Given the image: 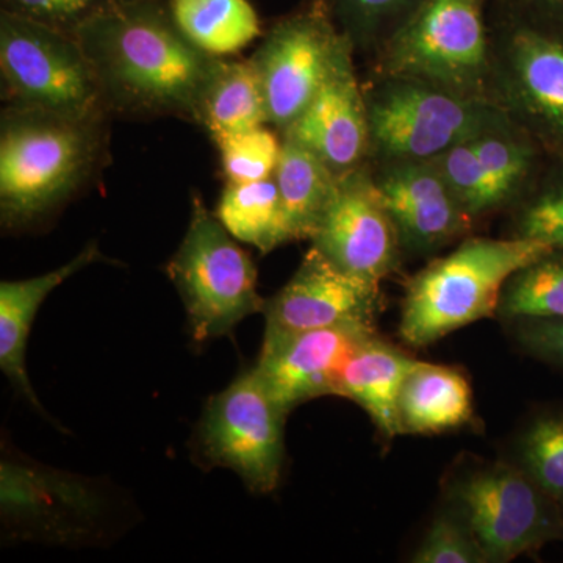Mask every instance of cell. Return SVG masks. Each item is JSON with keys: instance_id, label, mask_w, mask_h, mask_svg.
Returning a JSON list of instances; mask_svg holds the SVG:
<instances>
[{"instance_id": "6da1fadb", "label": "cell", "mask_w": 563, "mask_h": 563, "mask_svg": "<svg viewBox=\"0 0 563 563\" xmlns=\"http://www.w3.org/2000/svg\"><path fill=\"white\" fill-rule=\"evenodd\" d=\"M111 113L195 121L220 57L196 47L161 0L114 3L76 33Z\"/></svg>"}, {"instance_id": "7a4b0ae2", "label": "cell", "mask_w": 563, "mask_h": 563, "mask_svg": "<svg viewBox=\"0 0 563 563\" xmlns=\"http://www.w3.org/2000/svg\"><path fill=\"white\" fill-rule=\"evenodd\" d=\"M107 154V120L7 106L0 118V217L24 228L69 201Z\"/></svg>"}, {"instance_id": "3957f363", "label": "cell", "mask_w": 563, "mask_h": 563, "mask_svg": "<svg viewBox=\"0 0 563 563\" xmlns=\"http://www.w3.org/2000/svg\"><path fill=\"white\" fill-rule=\"evenodd\" d=\"M553 250L514 236L463 240L407 282L399 336L420 350L465 325L495 317L507 280Z\"/></svg>"}, {"instance_id": "277c9868", "label": "cell", "mask_w": 563, "mask_h": 563, "mask_svg": "<svg viewBox=\"0 0 563 563\" xmlns=\"http://www.w3.org/2000/svg\"><path fill=\"white\" fill-rule=\"evenodd\" d=\"M365 91L369 158L432 161L463 141L510 122L495 102L432 81L374 76Z\"/></svg>"}, {"instance_id": "5b68a950", "label": "cell", "mask_w": 563, "mask_h": 563, "mask_svg": "<svg viewBox=\"0 0 563 563\" xmlns=\"http://www.w3.org/2000/svg\"><path fill=\"white\" fill-rule=\"evenodd\" d=\"M377 76H407L492 101L484 0H418L376 51Z\"/></svg>"}, {"instance_id": "8992f818", "label": "cell", "mask_w": 563, "mask_h": 563, "mask_svg": "<svg viewBox=\"0 0 563 563\" xmlns=\"http://www.w3.org/2000/svg\"><path fill=\"white\" fill-rule=\"evenodd\" d=\"M0 73L9 106L81 121L111 114L95 66L76 36L7 11L0 13Z\"/></svg>"}, {"instance_id": "52a82bcc", "label": "cell", "mask_w": 563, "mask_h": 563, "mask_svg": "<svg viewBox=\"0 0 563 563\" xmlns=\"http://www.w3.org/2000/svg\"><path fill=\"white\" fill-rule=\"evenodd\" d=\"M166 272L196 342L229 335L244 318L265 309L250 255L199 196H192L190 225Z\"/></svg>"}, {"instance_id": "ba28073f", "label": "cell", "mask_w": 563, "mask_h": 563, "mask_svg": "<svg viewBox=\"0 0 563 563\" xmlns=\"http://www.w3.org/2000/svg\"><path fill=\"white\" fill-rule=\"evenodd\" d=\"M446 501L472 528L488 563L563 542V507L520 465L496 462L463 472L448 484Z\"/></svg>"}, {"instance_id": "9c48e42d", "label": "cell", "mask_w": 563, "mask_h": 563, "mask_svg": "<svg viewBox=\"0 0 563 563\" xmlns=\"http://www.w3.org/2000/svg\"><path fill=\"white\" fill-rule=\"evenodd\" d=\"M492 99L548 158H563V18L514 22L492 40Z\"/></svg>"}, {"instance_id": "30bf717a", "label": "cell", "mask_w": 563, "mask_h": 563, "mask_svg": "<svg viewBox=\"0 0 563 563\" xmlns=\"http://www.w3.org/2000/svg\"><path fill=\"white\" fill-rule=\"evenodd\" d=\"M287 415L252 368L210 399L199 426L202 453L252 492L272 493L284 468Z\"/></svg>"}, {"instance_id": "8fae6325", "label": "cell", "mask_w": 563, "mask_h": 563, "mask_svg": "<svg viewBox=\"0 0 563 563\" xmlns=\"http://www.w3.org/2000/svg\"><path fill=\"white\" fill-rule=\"evenodd\" d=\"M342 38L324 0L274 25L251 58L261 76L269 125L282 133L301 117Z\"/></svg>"}, {"instance_id": "7c38bea8", "label": "cell", "mask_w": 563, "mask_h": 563, "mask_svg": "<svg viewBox=\"0 0 563 563\" xmlns=\"http://www.w3.org/2000/svg\"><path fill=\"white\" fill-rule=\"evenodd\" d=\"M310 242L343 272L373 284L380 285L398 272L401 242L368 162L339 176L332 201Z\"/></svg>"}, {"instance_id": "4fadbf2b", "label": "cell", "mask_w": 563, "mask_h": 563, "mask_svg": "<svg viewBox=\"0 0 563 563\" xmlns=\"http://www.w3.org/2000/svg\"><path fill=\"white\" fill-rule=\"evenodd\" d=\"M548 158L512 121L432 158L466 213L477 218L515 207L531 190Z\"/></svg>"}, {"instance_id": "5bb4252c", "label": "cell", "mask_w": 563, "mask_h": 563, "mask_svg": "<svg viewBox=\"0 0 563 563\" xmlns=\"http://www.w3.org/2000/svg\"><path fill=\"white\" fill-rule=\"evenodd\" d=\"M380 307L379 284L343 272L312 246L288 284L266 301L265 335L374 325Z\"/></svg>"}, {"instance_id": "9a60e30c", "label": "cell", "mask_w": 563, "mask_h": 563, "mask_svg": "<svg viewBox=\"0 0 563 563\" xmlns=\"http://www.w3.org/2000/svg\"><path fill=\"white\" fill-rule=\"evenodd\" d=\"M372 173L404 254H432L472 231L473 218L435 162H376Z\"/></svg>"}, {"instance_id": "2e32d148", "label": "cell", "mask_w": 563, "mask_h": 563, "mask_svg": "<svg viewBox=\"0 0 563 563\" xmlns=\"http://www.w3.org/2000/svg\"><path fill=\"white\" fill-rule=\"evenodd\" d=\"M376 335L374 325H336L288 335H265L254 372L285 413L336 396L340 377L354 352Z\"/></svg>"}, {"instance_id": "e0dca14e", "label": "cell", "mask_w": 563, "mask_h": 563, "mask_svg": "<svg viewBox=\"0 0 563 563\" xmlns=\"http://www.w3.org/2000/svg\"><path fill=\"white\" fill-rule=\"evenodd\" d=\"M354 46L343 33L320 90L282 135L317 154L336 176L368 162L365 91L354 65Z\"/></svg>"}, {"instance_id": "ac0fdd59", "label": "cell", "mask_w": 563, "mask_h": 563, "mask_svg": "<svg viewBox=\"0 0 563 563\" xmlns=\"http://www.w3.org/2000/svg\"><path fill=\"white\" fill-rule=\"evenodd\" d=\"M99 261H103V255L98 244L92 243L54 272L0 284V368L36 409L41 406L25 372V347L35 314L58 285Z\"/></svg>"}, {"instance_id": "d6986e66", "label": "cell", "mask_w": 563, "mask_h": 563, "mask_svg": "<svg viewBox=\"0 0 563 563\" xmlns=\"http://www.w3.org/2000/svg\"><path fill=\"white\" fill-rule=\"evenodd\" d=\"M415 358L373 335L354 352L340 377L336 396L351 399L369 415L385 439L401 435L398 402Z\"/></svg>"}, {"instance_id": "ffe728a7", "label": "cell", "mask_w": 563, "mask_h": 563, "mask_svg": "<svg viewBox=\"0 0 563 563\" xmlns=\"http://www.w3.org/2000/svg\"><path fill=\"white\" fill-rule=\"evenodd\" d=\"M401 433L429 435L462 428L473 420V391L459 369L417 361L398 402Z\"/></svg>"}, {"instance_id": "44dd1931", "label": "cell", "mask_w": 563, "mask_h": 563, "mask_svg": "<svg viewBox=\"0 0 563 563\" xmlns=\"http://www.w3.org/2000/svg\"><path fill=\"white\" fill-rule=\"evenodd\" d=\"M195 121L211 139L268 124L261 76L250 60L218 58L203 88Z\"/></svg>"}, {"instance_id": "7402d4cb", "label": "cell", "mask_w": 563, "mask_h": 563, "mask_svg": "<svg viewBox=\"0 0 563 563\" xmlns=\"http://www.w3.org/2000/svg\"><path fill=\"white\" fill-rule=\"evenodd\" d=\"M274 180L279 188L291 242L312 240L332 201L339 176L312 151L282 135Z\"/></svg>"}, {"instance_id": "603a6c76", "label": "cell", "mask_w": 563, "mask_h": 563, "mask_svg": "<svg viewBox=\"0 0 563 563\" xmlns=\"http://www.w3.org/2000/svg\"><path fill=\"white\" fill-rule=\"evenodd\" d=\"M168 10L180 32L213 57L235 54L261 35L250 0H168Z\"/></svg>"}, {"instance_id": "cb8c5ba5", "label": "cell", "mask_w": 563, "mask_h": 563, "mask_svg": "<svg viewBox=\"0 0 563 563\" xmlns=\"http://www.w3.org/2000/svg\"><path fill=\"white\" fill-rule=\"evenodd\" d=\"M218 220L233 239L262 254L291 242L276 180L228 181L217 209Z\"/></svg>"}, {"instance_id": "d4e9b609", "label": "cell", "mask_w": 563, "mask_h": 563, "mask_svg": "<svg viewBox=\"0 0 563 563\" xmlns=\"http://www.w3.org/2000/svg\"><path fill=\"white\" fill-rule=\"evenodd\" d=\"M498 317L563 318V247L529 263L504 285Z\"/></svg>"}, {"instance_id": "484cf974", "label": "cell", "mask_w": 563, "mask_h": 563, "mask_svg": "<svg viewBox=\"0 0 563 563\" xmlns=\"http://www.w3.org/2000/svg\"><path fill=\"white\" fill-rule=\"evenodd\" d=\"M531 190L514 207L512 236L563 247V158H548Z\"/></svg>"}, {"instance_id": "4316f807", "label": "cell", "mask_w": 563, "mask_h": 563, "mask_svg": "<svg viewBox=\"0 0 563 563\" xmlns=\"http://www.w3.org/2000/svg\"><path fill=\"white\" fill-rule=\"evenodd\" d=\"M518 465L563 507V412L533 418L517 444Z\"/></svg>"}, {"instance_id": "83f0119b", "label": "cell", "mask_w": 563, "mask_h": 563, "mask_svg": "<svg viewBox=\"0 0 563 563\" xmlns=\"http://www.w3.org/2000/svg\"><path fill=\"white\" fill-rule=\"evenodd\" d=\"M355 51L379 49L418 0H324Z\"/></svg>"}, {"instance_id": "f1b7e54d", "label": "cell", "mask_w": 563, "mask_h": 563, "mask_svg": "<svg viewBox=\"0 0 563 563\" xmlns=\"http://www.w3.org/2000/svg\"><path fill=\"white\" fill-rule=\"evenodd\" d=\"M221 154V165L229 181L272 179L282 151V139L266 128L251 129L213 140Z\"/></svg>"}, {"instance_id": "f546056e", "label": "cell", "mask_w": 563, "mask_h": 563, "mask_svg": "<svg viewBox=\"0 0 563 563\" xmlns=\"http://www.w3.org/2000/svg\"><path fill=\"white\" fill-rule=\"evenodd\" d=\"M410 561L415 563H488L468 523L446 506L433 518Z\"/></svg>"}, {"instance_id": "4dcf8cb0", "label": "cell", "mask_w": 563, "mask_h": 563, "mask_svg": "<svg viewBox=\"0 0 563 563\" xmlns=\"http://www.w3.org/2000/svg\"><path fill=\"white\" fill-rule=\"evenodd\" d=\"M114 3V0H2V11L76 36L87 22Z\"/></svg>"}, {"instance_id": "1f68e13d", "label": "cell", "mask_w": 563, "mask_h": 563, "mask_svg": "<svg viewBox=\"0 0 563 563\" xmlns=\"http://www.w3.org/2000/svg\"><path fill=\"white\" fill-rule=\"evenodd\" d=\"M512 324L515 339L529 355L563 366V318H520Z\"/></svg>"}, {"instance_id": "d6a6232c", "label": "cell", "mask_w": 563, "mask_h": 563, "mask_svg": "<svg viewBox=\"0 0 563 563\" xmlns=\"http://www.w3.org/2000/svg\"><path fill=\"white\" fill-rule=\"evenodd\" d=\"M512 2L563 18V0H512Z\"/></svg>"}, {"instance_id": "836d02e7", "label": "cell", "mask_w": 563, "mask_h": 563, "mask_svg": "<svg viewBox=\"0 0 563 563\" xmlns=\"http://www.w3.org/2000/svg\"><path fill=\"white\" fill-rule=\"evenodd\" d=\"M117 3H131V2H139V0H114Z\"/></svg>"}]
</instances>
